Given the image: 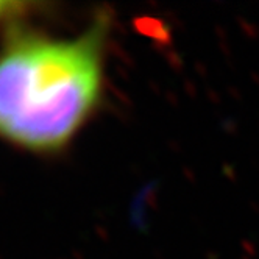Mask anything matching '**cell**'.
Segmentation results:
<instances>
[{"label": "cell", "mask_w": 259, "mask_h": 259, "mask_svg": "<svg viewBox=\"0 0 259 259\" xmlns=\"http://www.w3.org/2000/svg\"><path fill=\"white\" fill-rule=\"evenodd\" d=\"M113 17L100 11L70 38L13 25L0 46V141L60 153L100 108Z\"/></svg>", "instance_id": "obj_1"}, {"label": "cell", "mask_w": 259, "mask_h": 259, "mask_svg": "<svg viewBox=\"0 0 259 259\" xmlns=\"http://www.w3.org/2000/svg\"><path fill=\"white\" fill-rule=\"evenodd\" d=\"M33 8H39V5L19 0H0V31H8L13 25L24 22Z\"/></svg>", "instance_id": "obj_2"}]
</instances>
